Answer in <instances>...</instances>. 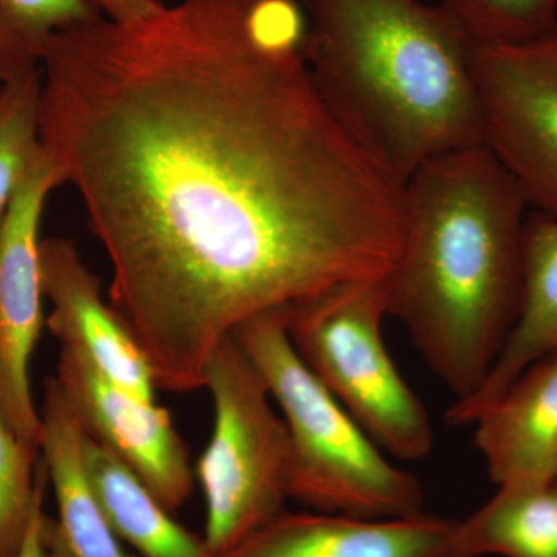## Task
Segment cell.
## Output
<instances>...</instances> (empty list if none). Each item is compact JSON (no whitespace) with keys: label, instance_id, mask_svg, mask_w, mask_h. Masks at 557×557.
<instances>
[{"label":"cell","instance_id":"6da1fadb","mask_svg":"<svg viewBox=\"0 0 557 557\" xmlns=\"http://www.w3.org/2000/svg\"><path fill=\"white\" fill-rule=\"evenodd\" d=\"M298 0H178L60 32L38 141L112 265L157 387H205L247 319L386 276L405 183L325 108Z\"/></svg>","mask_w":557,"mask_h":557},{"label":"cell","instance_id":"7a4b0ae2","mask_svg":"<svg viewBox=\"0 0 557 557\" xmlns=\"http://www.w3.org/2000/svg\"><path fill=\"white\" fill-rule=\"evenodd\" d=\"M528 211L483 143L435 157L405 182L401 245L384 276L388 314L456 401L482 386L515 327Z\"/></svg>","mask_w":557,"mask_h":557},{"label":"cell","instance_id":"3957f363","mask_svg":"<svg viewBox=\"0 0 557 557\" xmlns=\"http://www.w3.org/2000/svg\"><path fill=\"white\" fill-rule=\"evenodd\" d=\"M304 58L339 126L405 183L426 161L482 143L475 46L421 0H298Z\"/></svg>","mask_w":557,"mask_h":557},{"label":"cell","instance_id":"277c9868","mask_svg":"<svg viewBox=\"0 0 557 557\" xmlns=\"http://www.w3.org/2000/svg\"><path fill=\"white\" fill-rule=\"evenodd\" d=\"M231 335L262 373L287 423L288 498L313 511L361 519L424 512L416 475L383 456L296 354L284 309L256 314Z\"/></svg>","mask_w":557,"mask_h":557},{"label":"cell","instance_id":"5b68a950","mask_svg":"<svg viewBox=\"0 0 557 557\" xmlns=\"http://www.w3.org/2000/svg\"><path fill=\"white\" fill-rule=\"evenodd\" d=\"M288 338L304 364L381 449L428 457L434 431L383 341L384 276L351 278L285 307Z\"/></svg>","mask_w":557,"mask_h":557},{"label":"cell","instance_id":"8992f818","mask_svg":"<svg viewBox=\"0 0 557 557\" xmlns=\"http://www.w3.org/2000/svg\"><path fill=\"white\" fill-rule=\"evenodd\" d=\"M205 387L215 421L197 478L207 500L203 539L219 557L285 511L292 448L262 373L233 335L209 357Z\"/></svg>","mask_w":557,"mask_h":557},{"label":"cell","instance_id":"52a82bcc","mask_svg":"<svg viewBox=\"0 0 557 557\" xmlns=\"http://www.w3.org/2000/svg\"><path fill=\"white\" fill-rule=\"evenodd\" d=\"M482 143L530 211L557 218V36L474 53Z\"/></svg>","mask_w":557,"mask_h":557},{"label":"cell","instance_id":"ba28073f","mask_svg":"<svg viewBox=\"0 0 557 557\" xmlns=\"http://www.w3.org/2000/svg\"><path fill=\"white\" fill-rule=\"evenodd\" d=\"M61 185L38 145L0 215V418L38 456L42 421L33 403L28 366L46 324L39 226L47 197Z\"/></svg>","mask_w":557,"mask_h":557},{"label":"cell","instance_id":"9c48e42d","mask_svg":"<svg viewBox=\"0 0 557 557\" xmlns=\"http://www.w3.org/2000/svg\"><path fill=\"white\" fill-rule=\"evenodd\" d=\"M54 379L83 434L137 475L164 508L177 512L193 494L194 472L170 412L127 394L70 348L61 347Z\"/></svg>","mask_w":557,"mask_h":557},{"label":"cell","instance_id":"30bf717a","mask_svg":"<svg viewBox=\"0 0 557 557\" xmlns=\"http://www.w3.org/2000/svg\"><path fill=\"white\" fill-rule=\"evenodd\" d=\"M44 298L50 300L47 329L70 348L89 359L116 386L146 403H156V379L148 359L109 300L101 284L81 259L72 240H40Z\"/></svg>","mask_w":557,"mask_h":557},{"label":"cell","instance_id":"8fae6325","mask_svg":"<svg viewBox=\"0 0 557 557\" xmlns=\"http://www.w3.org/2000/svg\"><path fill=\"white\" fill-rule=\"evenodd\" d=\"M219 557H472L460 520L426 512L361 519L329 512L282 511Z\"/></svg>","mask_w":557,"mask_h":557},{"label":"cell","instance_id":"7c38bea8","mask_svg":"<svg viewBox=\"0 0 557 557\" xmlns=\"http://www.w3.org/2000/svg\"><path fill=\"white\" fill-rule=\"evenodd\" d=\"M475 448L497 486L557 475V348L515 380L474 421Z\"/></svg>","mask_w":557,"mask_h":557},{"label":"cell","instance_id":"4fadbf2b","mask_svg":"<svg viewBox=\"0 0 557 557\" xmlns=\"http://www.w3.org/2000/svg\"><path fill=\"white\" fill-rule=\"evenodd\" d=\"M557 348V218L531 212L523 231L522 296L515 327L482 386L446 412L450 426L474 424L520 373Z\"/></svg>","mask_w":557,"mask_h":557},{"label":"cell","instance_id":"5bb4252c","mask_svg":"<svg viewBox=\"0 0 557 557\" xmlns=\"http://www.w3.org/2000/svg\"><path fill=\"white\" fill-rule=\"evenodd\" d=\"M40 456L58 504L57 537L65 557H135L110 525L84 468L83 431L57 379L44 384Z\"/></svg>","mask_w":557,"mask_h":557},{"label":"cell","instance_id":"9a60e30c","mask_svg":"<svg viewBox=\"0 0 557 557\" xmlns=\"http://www.w3.org/2000/svg\"><path fill=\"white\" fill-rule=\"evenodd\" d=\"M84 468L110 525L135 557H218L172 518L159 498L108 450L83 434Z\"/></svg>","mask_w":557,"mask_h":557},{"label":"cell","instance_id":"2e32d148","mask_svg":"<svg viewBox=\"0 0 557 557\" xmlns=\"http://www.w3.org/2000/svg\"><path fill=\"white\" fill-rule=\"evenodd\" d=\"M460 531L472 557H557V475L498 486Z\"/></svg>","mask_w":557,"mask_h":557},{"label":"cell","instance_id":"e0dca14e","mask_svg":"<svg viewBox=\"0 0 557 557\" xmlns=\"http://www.w3.org/2000/svg\"><path fill=\"white\" fill-rule=\"evenodd\" d=\"M100 17L87 0H0V84L40 69L58 33Z\"/></svg>","mask_w":557,"mask_h":557},{"label":"cell","instance_id":"ac0fdd59","mask_svg":"<svg viewBox=\"0 0 557 557\" xmlns=\"http://www.w3.org/2000/svg\"><path fill=\"white\" fill-rule=\"evenodd\" d=\"M438 5L475 49L557 36V0H440Z\"/></svg>","mask_w":557,"mask_h":557},{"label":"cell","instance_id":"d6986e66","mask_svg":"<svg viewBox=\"0 0 557 557\" xmlns=\"http://www.w3.org/2000/svg\"><path fill=\"white\" fill-rule=\"evenodd\" d=\"M0 418V557H17L49 475Z\"/></svg>","mask_w":557,"mask_h":557},{"label":"cell","instance_id":"ffe728a7","mask_svg":"<svg viewBox=\"0 0 557 557\" xmlns=\"http://www.w3.org/2000/svg\"><path fill=\"white\" fill-rule=\"evenodd\" d=\"M40 87V69L0 84V215L39 145Z\"/></svg>","mask_w":557,"mask_h":557},{"label":"cell","instance_id":"44dd1931","mask_svg":"<svg viewBox=\"0 0 557 557\" xmlns=\"http://www.w3.org/2000/svg\"><path fill=\"white\" fill-rule=\"evenodd\" d=\"M17 557H65L58 542L54 518L44 512V497L36 504Z\"/></svg>","mask_w":557,"mask_h":557},{"label":"cell","instance_id":"7402d4cb","mask_svg":"<svg viewBox=\"0 0 557 557\" xmlns=\"http://www.w3.org/2000/svg\"><path fill=\"white\" fill-rule=\"evenodd\" d=\"M102 17L113 22H132L156 13L163 5L160 0H87Z\"/></svg>","mask_w":557,"mask_h":557}]
</instances>
